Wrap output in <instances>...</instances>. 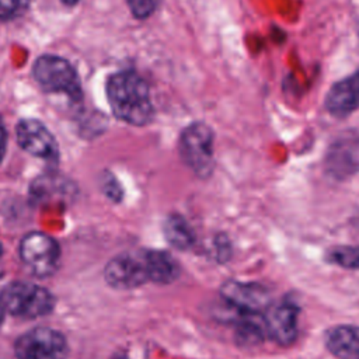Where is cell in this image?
I'll return each mask as SVG.
<instances>
[{"instance_id": "1", "label": "cell", "mask_w": 359, "mask_h": 359, "mask_svg": "<svg viewBox=\"0 0 359 359\" xmlns=\"http://www.w3.org/2000/svg\"><path fill=\"white\" fill-rule=\"evenodd\" d=\"M107 98L114 115L130 125H147L154 115L147 83L135 72L112 74L107 81Z\"/></svg>"}, {"instance_id": "2", "label": "cell", "mask_w": 359, "mask_h": 359, "mask_svg": "<svg viewBox=\"0 0 359 359\" xmlns=\"http://www.w3.org/2000/svg\"><path fill=\"white\" fill-rule=\"evenodd\" d=\"M32 74L46 93H63L72 101L83 98V90L76 69L63 57L53 55L39 56L32 66Z\"/></svg>"}, {"instance_id": "3", "label": "cell", "mask_w": 359, "mask_h": 359, "mask_svg": "<svg viewBox=\"0 0 359 359\" xmlns=\"http://www.w3.org/2000/svg\"><path fill=\"white\" fill-rule=\"evenodd\" d=\"M182 161L199 177L210 175L213 170V132L203 122H194L180 136Z\"/></svg>"}, {"instance_id": "4", "label": "cell", "mask_w": 359, "mask_h": 359, "mask_svg": "<svg viewBox=\"0 0 359 359\" xmlns=\"http://www.w3.org/2000/svg\"><path fill=\"white\" fill-rule=\"evenodd\" d=\"M0 300L4 309L17 317L32 318L49 313L53 296L43 287L29 282H13L4 287Z\"/></svg>"}, {"instance_id": "5", "label": "cell", "mask_w": 359, "mask_h": 359, "mask_svg": "<svg viewBox=\"0 0 359 359\" xmlns=\"http://www.w3.org/2000/svg\"><path fill=\"white\" fill-rule=\"evenodd\" d=\"M18 359H65L67 344L63 335L50 328H34L15 342Z\"/></svg>"}, {"instance_id": "6", "label": "cell", "mask_w": 359, "mask_h": 359, "mask_svg": "<svg viewBox=\"0 0 359 359\" xmlns=\"http://www.w3.org/2000/svg\"><path fill=\"white\" fill-rule=\"evenodd\" d=\"M20 255L25 265L38 275H49L59 259L56 241L43 233H31L21 240Z\"/></svg>"}, {"instance_id": "7", "label": "cell", "mask_w": 359, "mask_h": 359, "mask_svg": "<svg viewBox=\"0 0 359 359\" xmlns=\"http://www.w3.org/2000/svg\"><path fill=\"white\" fill-rule=\"evenodd\" d=\"M222 296L230 307L244 313H259L271 304L269 292L257 283L229 280L222 286Z\"/></svg>"}, {"instance_id": "8", "label": "cell", "mask_w": 359, "mask_h": 359, "mask_svg": "<svg viewBox=\"0 0 359 359\" xmlns=\"http://www.w3.org/2000/svg\"><path fill=\"white\" fill-rule=\"evenodd\" d=\"M297 313L290 302L269 304L264 314L265 332L280 345L292 344L297 337Z\"/></svg>"}, {"instance_id": "9", "label": "cell", "mask_w": 359, "mask_h": 359, "mask_svg": "<svg viewBox=\"0 0 359 359\" xmlns=\"http://www.w3.org/2000/svg\"><path fill=\"white\" fill-rule=\"evenodd\" d=\"M18 144L32 156L41 158H55L57 143L48 128L36 119H22L15 128Z\"/></svg>"}, {"instance_id": "10", "label": "cell", "mask_w": 359, "mask_h": 359, "mask_svg": "<svg viewBox=\"0 0 359 359\" xmlns=\"http://www.w3.org/2000/svg\"><path fill=\"white\" fill-rule=\"evenodd\" d=\"M107 282L118 289H132L147 282L142 254H121L105 268Z\"/></svg>"}, {"instance_id": "11", "label": "cell", "mask_w": 359, "mask_h": 359, "mask_svg": "<svg viewBox=\"0 0 359 359\" xmlns=\"http://www.w3.org/2000/svg\"><path fill=\"white\" fill-rule=\"evenodd\" d=\"M325 108L337 118H345L359 108V70L332 84L325 97Z\"/></svg>"}, {"instance_id": "12", "label": "cell", "mask_w": 359, "mask_h": 359, "mask_svg": "<svg viewBox=\"0 0 359 359\" xmlns=\"http://www.w3.org/2000/svg\"><path fill=\"white\" fill-rule=\"evenodd\" d=\"M142 254L147 280L156 283H171L180 275V265L172 255L160 250H149Z\"/></svg>"}, {"instance_id": "13", "label": "cell", "mask_w": 359, "mask_h": 359, "mask_svg": "<svg viewBox=\"0 0 359 359\" xmlns=\"http://www.w3.org/2000/svg\"><path fill=\"white\" fill-rule=\"evenodd\" d=\"M327 346L339 359H359V327L332 328L327 335Z\"/></svg>"}, {"instance_id": "14", "label": "cell", "mask_w": 359, "mask_h": 359, "mask_svg": "<svg viewBox=\"0 0 359 359\" xmlns=\"http://www.w3.org/2000/svg\"><path fill=\"white\" fill-rule=\"evenodd\" d=\"M164 236L177 250H188L195 243V234L188 222L180 215H171L164 222Z\"/></svg>"}, {"instance_id": "15", "label": "cell", "mask_w": 359, "mask_h": 359, "mask_svg": "<svg viewBox=\"0 0 359 359\" xmlns=\"http://www.w3.org/2000/svg\"><path fill=\"white\" fill-rule=\"evenodd\" d=\"M330 262L348 269L359 268V247L356 245H338L327 252Z\"/></svg>"}, {"instance_id": "16", "label": "cell", "mask_w": 359, "mask_h": 359, "mask_svg": "<svg viewBox=\"0 0 359 359\" xmlns=\"http://www.w3.org/2000/svg\"><path fill=\"white\" fill-rule=\"evenodd\" d=\"M29 0H0V20H11L21 15Z\"/></svg>"}, {"instance_id": "17", "label": "cell", "mask_w": 359, "mask_h": 359, "mask_svg": "<svg viewBox=\"0 0 359 359\" xmlns=\"http://www.w3.org/2000/svg\"><path fill=\"white\" fill-rule=\"evenodd\" d=\"M130 13L137 20L149 18L157 8L158 0H128Z\"/></svg>"}, {"instance_id": "18", "label": "cell", "mask_w": 359, "mask_h": 359, "mask_svg": "<svg viewBox=\"0 0 359 359\" xmlns=\"http://www.w3.org/2000/svg\"><path fill=\"white\" fill-rule=\"evenodd\" d=\"M6 147H7V130L4 128V123L0 119V161L6 153Z\"/></svg>"}, {"instance_id": "19", "label": "cell", "mask_w": 359, "mask_h": 359, "mask_svg": "<svg viewBox=\"0 0 359 359\" xmlns=\"http://www.w3.org/2000/svg\"><path fill=\"white\" fill-rule=\"evenodd\" d=\"M63 4H66V6H74V4H77L80 0H60Z\"/></svg>"}, {"instance_id": "20", "label": "cell", "mask_w": 359, "mask_h": 359, "mask_svg": "<svg viewBox=\"0 0 359 359\" xmlns=\"http://www.w3.org/2000/svg\"><path fill=\"white\" fill-rule=\"evenodd\" d=\"M4 311H6V309H4V306H3V303H1V300H0V324H1L3 317H4Z\"/></svg>"}, {"instance_id": "21", "label": "cell", "mask_w": 359, "mask_h": 359, "mask_svg": "<svg viewBox=\"0 0 359 359\" xmlns=\"http://www.w3.org/2000/svg\"><path fill=\"white\" fill-rule=\"evenodd\" d=\"M0 255H1V244H0Z\"/></svg>"}, {"instance_id": "22", "label": "cell", "mask_w": 359, "mask_h": 359, "mask_svg": "<svg viewBox=\"0 0 359 359\" xmlns=\"http://www.w3.org/2000/svg\"><path fill=\"white\" fill-rule=\"evenodd\" d=\"M121 359H126V358H121Z\"/></svg>"}]
</instances>
